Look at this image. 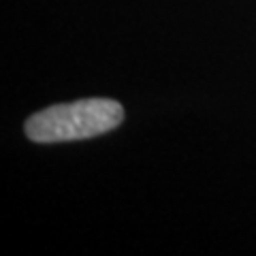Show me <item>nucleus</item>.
<instances>
[{"label":"nucleus","instance_id":"f257e3e1","mask_svg":"<svg viewBox=\"0 0 256 256\" xmlns=\"http://www.w3.org/2000/svg\"><path fill=\"white\" fill-rule=\"evenodd\" d=\"M124 107L111 98H86L54 105L26 120L28 139L36 143H62L98 137L122 124Z\"/></svg>","mask_w":256,"mask_h":256}]
</instances>
